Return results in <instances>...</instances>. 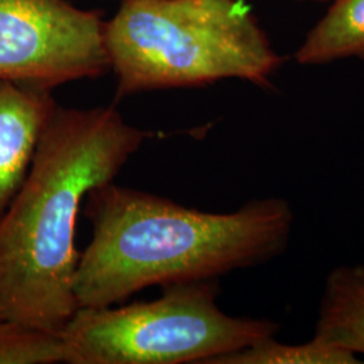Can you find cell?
<instances>
[{
  "mask_svg": "<svg viewBox=\"0 0 364 364\" xmlns=\"http://www.w3.org/2000/svg\"><path fill=\"white\" fill-rule=\"evenodd\" d=\"M147 136L114 107L53 108L26 178L0 215V311L7 317L61 333L78 308L82 204L92 189L114 181Z\"/></svg>",
  "mask_w": 364,
  "mask_h": 364,
  "instance_id": "cell-1",
  "label": "cell"
},
{
  "mask_svg": "<svg viewBox=\"0 0 364 364\" xmlns=\"http://www.w3.org/2000/svg\"><path fill=\"white\" fill-rule=\"evenodd\" d=\"M92 237L80 254V306L119 305L151 287L218 279L287 250L294 215L281 197L255 198L228 213L107 182L85 198Z\"/></svg>",
  "mask_w": 364,
  "mask_h": 364,
  "instance_id": "cell-2",
  "label": "cell"
},
{
  "mask_svg": "<svg viewBox=\"0 0 364 364\" xmlns=\"http://www.w3.org/2000/svg\"><path fill=\"white\" fill-rule=\"evenodd\" d=\"M105 39L117 99L228 78L266 88L284 64L246 0H120Z\"/></svg>",
  "mask_w": 364,
  "mask_h": 364,
  "instance_id": "cell-3",
  "label": "cell"
},
{
  "mask_svg": "<svg viewBox=\"0 0 364 364\" xmlns=\"http://www.w3.org/2000/svg\"><path fill=\"white\" fill-rule=\"evenodd\" d=\"M216 279L164 287L149 302L80 306L63 338L68 364H210L275 338L267 318L236 317L218 305Z\"/></svg>",
  "mask_w": 364,
  "mask_h": 364,
  "instance_id": "cell-4",
  "label": "cell"
},
{
  "mask_svg": "<svg viewBox=\"0 0 364 364\" xmlns=\"http://www.w3.org/2000/svg\"><path fill=\"white\" fill-rule=\"evenodd\" d=\"M102 10L68 0H0V81L52 92L111 70Z\"/></svg>",
  "mask_w": 364,
  "mask_h": 364,
  "instance_id": "cell-5",
  "label": "cell"
},
{
  "mask_svg": "<svg viewBox=\"0 0 364 364\" xmlns=\"http://www.w3.org/2000/svg\"><path fill=\"white\" fill-rule=\"evenodd\" d=\"M55 105L50 91L0 81V215L25 181Z\"/></svg>",
  "mask_w": 364,
  "mask_h": 364,
  "instance_id": "cell-6",
  "label": "cell"
},
{
  "mask_svg": "<svg viewBox=\"0 0 364 364\" xmlns=\"http://www.w3.org/2000/svg\"><path fill=\"white\" fill-rule=\"evenodd\" d=\"M314 338L364 356V264L340 266L329 273Z\"/></svg>",
  "mask_w": 364,
  "mask_h": 364,
  "instance_id": "cell-7",
  "label": "cell"
},
{
  "mask_svg": "<svg viewBox=\"0 0 364 364\" xmlns=\"http://www.w3.org/2000/svg\"><path fill=\"white\" fill-rule=\"evenodd\" d=\"M299 65L364 60V0H332L326 15L294 54Z\"/></svg>",
  "mask_w": 364,
  "mask_h": 364,
  "instance_id": "cell-8",
  "label": "cell"
},
{
  "mask_svg": "<svg viewBox=\"0 0 364 364\" xmlns=\"http://www.w3.org/2000/svg\"><path fill=\"white\" fill-rule=\"evenodd\" d=\"M359 356L320 338L285 344L275 338L215 359L210 364H359Z\"/></svg>",
  "mask_w": 364,
  "mask_h": 364,
  "instance_id": "cell-9",
  "label": "cell"
},
{
  "mask_svg": "<svg viewBox=\"0 0 364 364\" xmlns=\"http://www.w3.org/2000/svg\"><path fill=\"white\" fill-rule=\"evenodd\" d=\"M66 363L58 333L22 326L0 311V364Z\"/></svg>",
  "mask_w": 364,
  "mask_h": 364,
  "instance_id": "cell-10",
  "label": "cell"
},
{
  "mask_svg": "<svg viewBox=\"0 0 364 364\" xmlns=\"http://www.w3.org/2000/svg\"><path fill=\"white\" fill-rule=\"evenodd\" d=\"M297 1H312V3H321V1H329V0H297Z\"/></svg>",
  "mask_w": 364,
  "mask_h": 364,
  "instance_id": "cell-11",
  "label": "cell"
}]
</instances>
